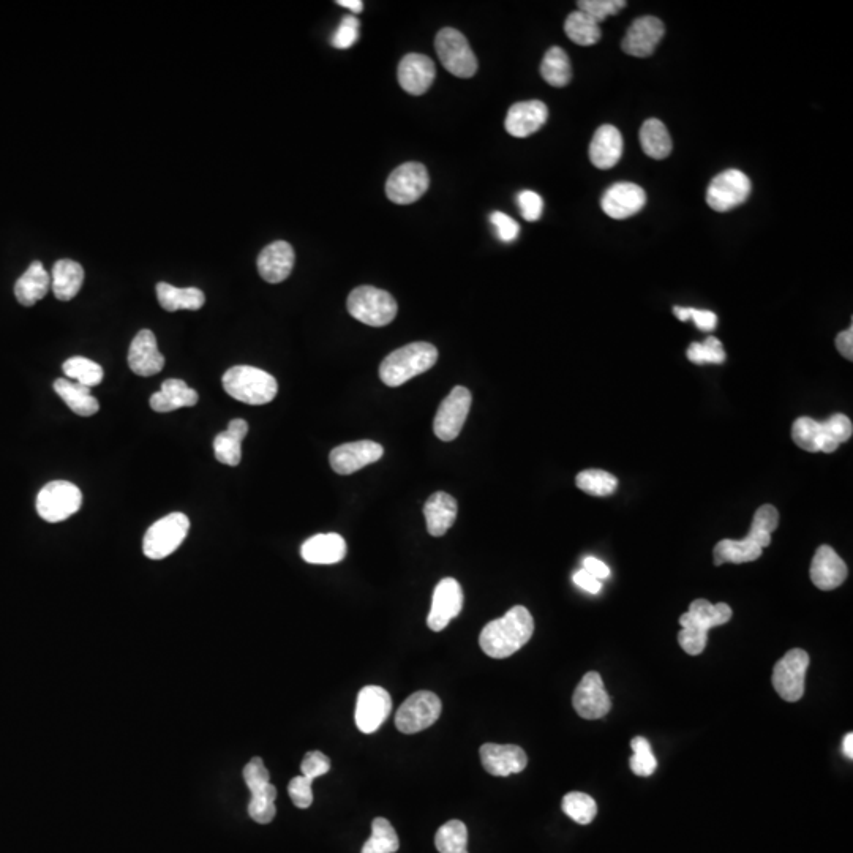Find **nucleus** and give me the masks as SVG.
Wrapping results in <instances>:
<instances>
[{
  "label": "nucleus",
  "instance_id": "nucleus-37",
  "mask_svg": "<svg viewBox=\"0 0 853 853\" xmlns=\"http://www.w3.org/2000/svg\"><path fill=\"white\" fill-rule=\"evenodd\" d=\"M762 550V547H759L756 542L749 538L741 539V541L724 539L714 547V564L721 566L724 563H751V561L759 560L762 557Z\"/></svg>",
  "mask_w": 853,
  "mask_h": 853
},
{
  "label": "nucleus",
  "instance_id": "nucleus-5",
  "mask_svg": "<svg viewBox=\"0 0 853 853\" xmlns=\"http://www.w3.org/2000/svg\"><path fill=\"white\" fill-rule=\"evenodd\" d=\"M190 530V520L182 512H173L158 520L147 530L143 541V552L151 560L170 557L181 547Z\"/></svg>",
  "mask_w": 853,
  "mask_h": 853
},
{
  "label": "nucleus",
  "instance_id": "nucleus-56",
  "mask_svg": "<svg viewBox=\"0 0 853 853\" xmlns=\"http://www.w3.org/2000/svg\"><path fill=\"white\" fill-rule=\"evenodd\" d=\"M490 222L495 226V230H497L498 237H500L501 241L514 242L515 239L519 237V223L515 222L514 218L509 217L508 214H504V212H493V214L490 215Z\"/></svg>",
  "mask_w": 853,
  "mask_h": 853
},
{
  "label": "nucleus",
  "instance_id": "nucleus-46",
  "mask_svg": "<svg viewBox=\"0 0 853 853\" xmlns=\"http://www.w3.org/2000/svg\"><path fill=\"white\" fill-rule=\"evenodd\" d=\"M688 359L692 364H722L726 361V353L721 340L708 337L703 343H691L688 348Z\"/></svg>",
  "mask_w": 853,
  "mask_h": 853
},
{
  "label": "nucleus",
  "instance_id": "nucleus-26",
  "mask_svg": "<svg viewBox=\"0 0 853 853\" xmlns=\"http://www.w3.org/2000/svg\"><path fill=\"white\" fill-rule=\"evenodd\" d=\"M623 155V136L613 125L605 124L596 130L590 144V160L599 170H610Z\"/></svg>",
  "mask_w": 853,
  "mask_h": 853
},
{
  "label": "nucleus",
  "instance_id": "nucleus-48",
  "mask_svg": "<svg viewBox=\"0 0 853 853\" xmlns=\"http://www.w3.org/2000/svg\"><path fill=\"white\" fill-rule=\"evenodd\" d=\"M359 19L354 16H345L339 29L332 35V46L337 49H348L357 42L359 38Z\"/></svg>",
  "mask_w": 853,
  "mask_h": 853
},
{
  "label": "nucleus",
  "instance_id": "nucleus-36",
  "mask_svg": "<svg viewBox=\"0 0 853 853\" xmlns=\"http://www.w3.org/2000/svg\"><path fill=\"white\" fill-rule=\"evenodd\" d=\"M642 151L654 160H664L672 154V138L659 119H648L640 128Z\"/></svg>",
  "mask_w": 853,
  "mask_h": 853
},
{
  "label": "nucleus",
  "instance_id": "nucleus-20",
  "mask_svg": "<svg viewBox=\"0 0 853 853\" xmlns=\"http://www.w3.org/2000/svg\"><path fill=\"white\" fill-rule=\"evenodd\" d=\"M549 119V109L539 100L515 103L509 108L504 127L514 138H528L544 127Z\"/></svg>",
  "mask_w": 853,
  "mask_h": 853
},
{
  "label": "nucleus",
  "instance_id": "nucleus-49",
  "mask_svg": "<svg viewBox=\"0 0 853 853\" xmlns=\"http://www.w3.org/2000/svg\"><path fill=\"white\" fill-rule=\"evenodd\" d=\"M822 424L823 427H825L827 435L830 436L831 440L835 441L836 444L846 443V441L850 440V436H852V421L847 418L846 414H833L831 418H828L827 421H823Z\"/></svg>",
  "mask_w": 853,
  "mask_h": 853
},
{
  "label": "nucleus",
  "instance_id": "nucleus-44",
  "mask_svg": "<svg viewBox=\"0 0 853 853\" xmlns=\"http://www.w3.org/2000/svg\"><path fill=\"white\" fill-rule=\"evenodd\" d=\"M563 811L574 822L588 825L593 822L594 817L598 816V805L587 793L571 792L564 795Z\"/></svg>",
  "mask_w": 853,
  "mask_h": 853
},
{
  "label": "nucleus",
  "instance_id": "nucleus-18",
  "mask_svg": "<svg viewBox=\"0 0 853 853\" xmlns=\"http://www.w3.org/2000/svg\"><path fill=\"white\" fill-rule=\"evenodd\" d=\"M666 34V27L662 24L661 19L654 16H642L636 19L628 32L624 35L623 48L624 53L632 57H650L656 51L659 43Z\"/></svg>",
  "mask_w": 853,
  "mask_h": 853
},
{
  "label": "nucleus",
  "instance_id": "nucleus-23",
  "mask_svg": "<svg viewBox=\"0 0 853 853\" xmlns=\"http://www.w3.org/2000/svg\"><path fill=\"white\" fill-rule=\"evenodd\" d=\"M847 564L830 545H820L812 558L811 580L819 590L831 591L847 579Z\"/></svg>",
  "mask_w": 853,
  "mask_h": 853
},
{
  "label": "nucleus",
  "instance_id": "nucleus-35",
  "mask_svg": "<svg viewBox=\"0 0 853 853\" xmlns=\"http://www.w3.org/2000/svg\"><path fill=\"white\" fill-rule=\"evenodd\" d=\"M158 302L166 312L177 310H200L206 302V296L200 288H176L170 283L160 282L157 285Z\"/></svg>",
  "mask_w": 853,
  "mask_h": 853
},
{
  "label": "nucleus",
  "instance_id": "nucleus-30",
  "mask_svg": "<svg viewBox=\"0 0 853 853\" xmlns=\"http://www.w3.org/2000/svg\"><path fill=\"white\" fill-rule=\"evenodd\" d=\"M198 392L182 380H166L162 389L151 397V408L157 413H171L198 403Z\"/></svg>",
  "mask_w": 853,
  "mask_h": 853
},
{
  "label": "nucleus",
  "instance_id": "nucleus-43",
  "mask_svg": "<svg viewBox=\"0 0 853 853\" xmlns=\"http://www.w3.org/2000/svg\"><path fill=\"white\" fill-rule=\"evenodd\" d=\"M575 484L591 497H609L618 489V479L602 470L582 471L577 474Z\"/></svg>",
  "mask_w": 853,
  "mask_h": 853
},
{
  "label": "nucleus",
  "instance_id": "nucleus-2",
  "mask_svg": "<svg viewBox=\"0 0 853 853\" xmlns=\"http://www.w3.org/2000/svg\"><path fill=\"white\" fill-rule=\"evenodd\" d=\"M438 350L432 343L416 342L392 351L380 365V378L389 388H399L414 376L432 369Z\"/></svg>",
  "mask_w": 853,
  "mask_h": 853
},
{
  "label": "nucleus",
  "instance_id": "nucleus-52",
  "mask_svg": "<svg viewBox=\"0 0 853 853\" xmlns=\"http://www.w3.org/2000/svg\"><path fill=\"white\" fill-rule=\"evenodd\" d=\"M779 525V512L775 506H771V504H763L757 509L756 514H754V519H752L751 530L749 531H757V533H767L771 534L773 531L778 528Z\"/></svg>",
  "mask_w": 853,
  "mask_h": 853
},
{
  "label": "nucleus",
  "instance_id": "nucleus-28",
  "mask_svg": "<svg viewBox=\"0 0 853 853\" xmlns=\"http://www.w3.org/2000/svg\"><path fill=\"white\" fill-rule=\"evenodd\" d=\"M427 530L433 538H441L457 519V501L446 492L433 493L424 506Z\"/></svg>",
  "mask_w": 853,
  "mask_h": 853
},
{
  "label": "nucleus",
  "instance_id": "nucleus-38",
  "mask_svg": "<svg viewBox=\"0 0 853 853\" xmlns=\"http://www.w3.org/2000/svg\"><path fill=\"white\" fill-rule=\"evenodd\" d=\"M541 76L545 79V83L553 87H564L571 83V61L563 48L553 46L545 53L541 64Z\"/></svg>",
  "mask_w": 853,
  "mask_h": 853
},
{
  "label": "nucleus",
  "instance_id": "nucleus-42",
  "mask_svg": "<svg viewBox=\"0 0 853 853\" xmlns=\"http://www.w3.org/2000/svg\"><path fill=\"white\" fill-rule=\"evenodd\" d=\"M468 828L460 820H449L436 831L435 847L440 853H468Z\"/></svg>",
  "mask_w": 853,
  "mask_h": 853
},
{
  "label": "nucleus",
  "instance_id": "nucleus-13",
  "mask_svg": "<svg viewBox=\"0 0 853 853\" xmlns=\"http://www.w3.org/2000/svg\"><path fill=\"white\" fill-rule=\"evenodd\" d=\"M392 711L389 692L381 686H365L357 696L356 726L362 733H373L383 726Z\"/></svg>",
  "mask_w": 853,
  "mask_h": 853
},
{
  "label": "nucleus",
  "instance_id": "nucleus-16",
  "mask_svg": "<svg viewBox=\"0 0 853 853\" xmlns=\"http://www.w3.org/2000/svg\"><path fill=\"white\" fill-rule=\"evenodd\" d=\"M383 454V446L375 443V441H356V443L337 446L329 455V462H331L332 470L335 473L346 476V474H353L362 470L364 466L378 462Z\"/></svg>",
  "mask_w": 853,
  "mask_h": 853
},
{
  "label": "nucleus",
  "instance_id": "nucleus-53",
  "mask_svg": "<svg viewBox=\"0 0 853 853\" xmlns=\"http://www.w3.org/2000/svg\"><path fill=\"white\" fill-rule=\"evenodd\" d=\"M301 770L302 776L313 781V779L320 778V776L329 773V770H331V760H329V757L324 756L323 752L312 751L302 760Z\"/></svg>",
  "mask_w": 853,
  "mask_h": 853
},
{
  "label": "nucleus",
  "instance_id": "nucleus-63",
  "mask_svg": "<svg viewBox=\"0 0 853 853\" xmlns=\"http://www.w3.org/2000/svg\"><path fill=\"white\" fill-rule=\"evenodd\" d=\"M842 751H844L846 757L853 759V733H847L846 738H844V745H842Z\"/></svg>",
  "mask_w": 853,
  "mask_h": 853
},
{
  "label": "nucleus",
  "instance_id": "nucleus-41",
  "mask_svg": "<svg viewBox=\"0 0 853 853\" xmlns=\"http://www.w3.org/2000/svg\"><path fill=\"white\" fill-rule=\"evenodd\" d=\"M399 847V836L392 823L378 817L372 822V836L365 842L361 853H395Z\"/></svg>",
  "mask_w": 853,
  "mask_h": 853
},
{
  "label": "nucleus",
  "instance_id": "nucleus-60",
  "mask_svg": "<svg viewBox=\"0 0 853 853\" xmlns=\"http://www.w3.org/2000/svg\"><path fill=\"white\" fill-rule=\"evenodd\" d=\"M588 574L593 575L598 580L609 579L610 577V569L604 561L598 560V558L587 557L583 560V568Z\"/></svg>",
  "mask_w": 853,
  "mask_h": 853
},
{
  "label": "nucleus",
  "instance_id": "nucleus-54",
  "mask_svg": "<svg viewBox=\"0 0 853 853\" xmlns=\"http://www.w3.org/2000/svg\"><path fill=\"white\" fill-rule=\"evenodd\" d=\"M517 203H519L522 217L525 218L527 222H538L539 218H541L542 211H544V201H542V198L538 193L531 192V190L520 192L519 196H517Z\"/></svg>",
  "mask_w": 853,
  "mask_h": 853
},
{
  "label": "nucleus",
  "instance_id": "nucleus-33",
  "mask_svg": "<svg viewBox=\"0 0 853 853\" xmlns=\"http://www.w3.org/2000/svg\"><path fill=\"white\" fill-rule=\"evenodd\" d=\"M84 282V269L72 260L57 261L51 272V288L59 301H72L81 290Z\"/></svg>",
  "mask_w": 853,
  "mask_h": 853
},
{
  "label": "nucleus",
  "instance_id": "nucleus-39",
  "mask_svg": "<svg viewBox=\"0 0 853 853\" xmlns=\"http://www.w3.org/2000/svg\"><path fill=\"white\" fill-rule=\"evenodd\" d=\"M564 32L575 45L591 46L601 40V27L590 16L575 10L566 18Z\"/></svg>",
  "mask_w": 853,
  "mask_h": 853
},
{
  "label": "nucleus",
  "instance_id": "nucleus-58",
  "mask_svg": "<svg viewBox=\"0 0 853 853\" xmlns=\"http://www.w3.org/2000/svg\"><path fill=\"white\" fill-rule=\"evenodd\" d=\"M689 320L694 321L700 331L711 332L718 326V316L714 315L710 310L691 309Z\"/></svg>",
  "mask_w": 853,
  "mask_h": 853
},
{
  "label": "nucleus",
  "instance_id": "nucleus-40",
  "mask_svg": "<svg viewBox=\"0 0 853 853\" xmlns=\"http://www.w3.org/2000/svg\"><path fill=\"white\" fill-rule=\"evenodd\" d=\"M65 375H67L68 380H73L75 383L81 384V386H86V388H95L98 384L102 383L103 373L102 365H98L97 362L91 361V359H86V357L75 356L70 357L67 361L64 362Z\"/></svg>",
  "mask_w": 853,
  "mask_h": 853
},
{
  "label": "nucleus",
  "instance_id": "nucleus-32",
  "mask_svg": "<svg viewBox=\"0 0 853 853\" xmlns=\"http://www.w3.org/2000/svg\"><path fill=\"white\" fill-rule=\"evenodd\" d=\"M49 288H51V275L46 272L40 261H35L16 282L15 296L19 304L32 307L38 301H42L48 294Z\"/></svg>",
  "mask_w": 853,
  "mask_h": 853
},
{
  "label": "nucleus",
  "instance_id": "nucleus-15",
  "mask_svg": "<svg viewBox=\"0 0 853 853\" xmlns=\"http://www.w3.org/2000/svg\"><path fill=\"white\" fill-rule=\"evenodd\" d=\"M463 609V590L457 580L448 577L436 585L427 624L433 632L443 631Z\"/></svg>",
  "mask_w": 853,
  "mask_h": 853
},
{
  "label": "nucleus",
  "instance_id": "nucleus-62",
  "mask_svg": "<svg viewBox=\"0 0 853 853\" xmlns=\"http://www.w3.org/2000/svg\"><path fill=\"white\" fill-rule=\"evenodd\" d=\"M337 4L340 7L348 8L353 13H361L364 10V4H362L361 0H339Z\"/></svg>",
  "mask_w": 853,
  "mask_h": 853
},
{
  "label": "nucleus",
  "instance_id": "nucleus-10",
  "mask_svg": "<svg viewBox=\"0 0 853 853\" xmlns=\"http://www.w3.org/2000/svg\"><path fill=\"white\" fill-rule=\"evenodd\" d=\"M751 179L740 170H727L714 177L707 190V204L716 212H729L748 201Z\"/></svg>",
  "mask_w": 853,
  "mask_h": 853
},
{
  "label": "nucleus",
  "instance_id": "nucleus-21",
  "mask_svg": "<svg viewBox=\"0 0 853 853\" xmlns=\"http://www.w3.org/2000/svg\"><path fill=\"white\" fill-rule=\"evenodd\" d=\"M128 367L140 376H152L162 372L165 357L158 351L154 332L144 329L136 334L128 350Z\"/></svg>",
  "mask_w": 853,
  "mask_h": 853
},
{
  "label": "nucleus",
  "instance_id": "nucleus-47",
  "mask_svg": "<svg viewBox=\"0 0 853 853\" xmlns=\"http://www.w3.org/2000/svg\"><path fill=\"white\" fill-rule=\"evenodd\" d=\"M624 0H580L577 2L580 12L590 16L596 23H602L609 16L617 15L626 7Z\"/></svg>",
  "mask_w": 853,
  "mask_h": 853
},
{
  "label": "nucleus",
  "instance_id": "nucleus-4",
  "mask_svg": "<svg viewBox=\"0 0 853 853\" xmlns=\"http://www.w3.org/2000/svg\"><path fill=\"white\" fill-rule=\"evenodd\" d=\"M348 312L367 326L383 327L395 320L399 305L388 291L364 285L357 286L348 296Z\"/></svg>",
  "mask_w": 853,
  "mask_h": 853
},
{
  "label": "nucleus",
  "instance_id": "nucleus-8",
  "mask_svg": "<svg viewBox=\"0 0 853 853\" xmlns=\"http://www.w3.org/2000/svg\"><path fill=\"white\" fill-rule=\"evenodd\" d=\"M440 697L430 691L411 694L395 714V726L406 735L422 732L435 724L441 716Z\"/></svg>",
  "mask_w": 853,
  "mask_h": 853
},
{
  "label": "nucleus",
  "instance_id": "nucleus-9",
  "mask_svg": "<svg viewBox=\"0 0 853 853\" xmlns=\"http://www.w3.org/2000/svg\"><path fill=\"white\" fill-rule=\"evenodd\" d=\"M809 662H811L809 654L797 648V650H790L776 664L771 681L782 700L798 702L803 697Z\"/></svg>",
  "mask_w": 853,
  "mask_h": 853
},
{
  "label": "nucleus",
  "instance_id": "nucleus-59",
  "mask_svg": "<svg viewBox=\"0 0 853 853\" xmlns=\"http://www.w3.org/2000/svg\"><path fill=\"white\" fill-rule=\"evenodd\" d=\"M574 583L577 587H580L582 590L588 591V593L591 594H598L602 588L601 580H598L596 577H593V575L588 574L585 569H580V571L575 572Z\"/></svg>",
  "mask_w": 853,
  "mask_h": 853
},
{
  "label": "nucleus",
  "instance_id": "nucleus-31",
  "mask_svg": "<svg viewBox=\"0 0 853 853\" xmlns=\"http://www.w3.org/2000/svg\"><path fill=\"white\" fill-rule=\"evenodd\" d=\"M249 433V424L244 419H234L225 432L218 433L214 440L215 459L223 465L237 466L242 459V441Z\"/></svg>",
  "mask_w": 853,
  "mask_h": 853
},
{
  "label": "nucleus",
  "instance_id": "nucleus-61",
  "mask_svg": "<svg viewBox=\"0 0 853 853\" xmlns=\"http://www.w3.org/2000/svg\"><path fill=\"white\" fill-rule=\"evenodd\" d=\"M836 348L842 356L852 361L853 359V327L850 326L847 331H842L836 337Z\"/></svg>",
  "mask_w": 853,
  "mask_h": 853
},
{
  "label": "nucleus",
  "instance_id": "nucleus-3",
  "mask_svg": "<svg viewBox=\"0 0 853 853\" xmlns=\"http://www.w3.org/2000/svg\"><path fill=\"white\" fill-rule=\"evenodd\" d=\"M223 389L247 405H266L275 399L279 384L274 376L250 365H236L223 375Z\"/></svg>",
  "mask_w": 853,
  "mask_h": 853
},
{
  "label": "nucleus",
  "instance_id": "nucleus-29",
  "mask_svg": "<svg viewBox=\"0 0 853 853\" xmlns=\"http://www.w3.org/2000/svg\"><path fill=\"white\" fill-rule=\"evenodd\" d=\"M792 440L798 448L808 452L833 454L839 448V444L831 440L825 432L822 422L814 421V419L806 418V416L793 422Z\"/></svg>",
  "mask_w": 853,
  "mask_h": 853
},
{
  "label": "nucleus",
  "instance_id": "nucleus-45",
  "mask_svg": "<svg viewBox=\"0 0 853 853\" xmlns=\"http://www.w3.org/2000/svg\"><path fill=\"white\" fill-rule=\"evenodd\" d=\"M631 748L634 752V756L629 762L632 773L636 776H642V778L653 775L656 767H658V760L651 751L650 741L643 737L632 738Z\"/></svg>",
  "mask_w": 853,
  "mask_h": 853
},
{
  "label": "nucleus",
  "instance_id": "nucleus-6",
  "mask_svg": "<svg viewBox=\"0 0 853 853\" xmlns=\"http://www.w3.org/2000/svg\"><path fill=\"white\" fill-rule=\"evenodd\" d=\"M435 48L443 67L457 78H471L478 72V57L462 32L446 27L436 35Z\"/></svg>",
  "mask_w": 853,
  "mask_h": 853
},
{
  "label": "nucleus",
  "instance_id": "nucleus-11",
  "mask_svg": "<svg viewBox=\"0 0 853 853\" xmlns=\"http://www.w3.org/2000/svg\"><path fill=\"white\" fill-rule=\"evenodd\" d=\"M430 177L422 163H403L386 182V195L395 204H413L429 190Z\"/></svg>",
  "mask_w": 853,
  "mask_h": 853
},
{
  "label": "nucleus",
  "instance_id": "nucleus-64",
  "mask_svg": "<svg viewBox=\"0 0 853 853\" xmlns=\"http://www.w3.org/2000/svg\"><path fill=\"white\" fill-rule=\"evenodd\" d=\"M673 313H675V316H677L678 320L688 321L689 320V313H691V309H683V307H675V309H673Z\"/></svg>",
  "mask_w": 853,
  "mask_h": 853
},
{
  "label": "nucleus",
  "instance_id": "nucleus-57",
  "mask_svg": "<svg viewBox=\"0 0 853 853\" xmlns=\"http://www.w3.org/2000/svg\"><path fill=\"white\" fill-rule=\"evenodd\" d=\"M275 814H277L275 801L263 797H252V800H250L249 816L252 817L256 823H261V825L271 823L272 820H274Z\"/></svg>",
  "mask_w": 853,
  "mask_h": 853
},
{
  "label": "nucleus",
  "instance_id": "nucleus-17",
  "mask_svg": "<svg viewBox=\"0 0 853 853\" xmlns=\"http://www.w3.org/2000/svg\"><path fill=\"white\" fill-rule=\"evenodd\" d=\"M647 204V193L640 185L631 182H618L604 193L601 200L602 211L615 220H626L639 214Z\"/></svg>",
  "mask_w": 853,
  "mask_h": 853
},
{
  "label": "nucleus",
  "instance_id": "nucleus-27",
  "mask_svg": "<svg viewBox=\"0 0 853 853\" xmlns=\"http://www.w3.org/2000/svg\"><path fill=\"white\" fill-rule=\"evenodd\" d=\"M301 555L310 564H335L346 557V542L340 534H316L302 544Z\"/></svg>",
  "mask_w": 853,
  "mask_h": 853
},
{
  "label": "nucleus",
  "instance_id": "nucleus-14",
  "mask_svg": "<svg viewBox=\"0 0 853 853\" xmlns=\"http://www.w3.org/2000/svg\"><path fill=\"white\" fill-rule=\"evenodd\" d=\"M572 705L577 711L580 718L601 719L607 716L612 702H610L609 694L604 689L601 675L598 672H588L580 681L579 686L575 689L574 697H572Z\"/></svg>",
  "mask_w": 853,
  "mask_h": 853
},
{
  "label": "nucleus",
  "instance_id": "nucleus-12",
  "mask_svg": "<svg viewBox=\"0 0 853 853\" xmlns=\"http://www.w3.org/2000/svg\"><path fill=\"white\" fill-rule=\"evenodd\" d=\"M471 400L468 389L455 386L441 402L433 422V432L441 441H454L460 435L471 410Z\"/></svg>",
  "mask_w": 853,
  "mask_h": 853
},
{
  "label": "nucleus",
  "instance_id": "nucleus-51",
  "mask_svg": "<svg viewBox=\"0 0 853 853\" xmlns=\"http://www.w3.org/2000/svg\"><path fill=\"white\" fill-rule=\"evenodd\" d=\"M312 782V779L305 778L302 775L291 779L290 786H288V793H290L291 800H293L296 808L307 809L312 806Z\"/></svg>",
  "mask_w": 853,
  "mask_h": 853
},
{
  "label": "nucleus",
  "instance_id": "nucleus-55",
  "mask_svg": "<svg viewBox=\"0 0 853 853\" xmlns=\"http://www.w3.org/2000/svg\"><path fill=\"white\" fill-rule=\"evenodd\" d=\"M707 642L708 634L696 631V629L681 628L680 634H678L680 647L686 653L691 654V656H699L700 653H703V650L707 647Z\"/></svg>",
  "mask_w": 853,
  "mask_h": 853
},
{
  "label": "nucleus",
  "instance_id": "nucleus-50",
  "mask_svg": "<svg viewBox=\"0 0 853 853\" xmlns=\"http://www.w3.org/2000/svg\"><path fill=\"white\" fill-rule=\"evenodd\" d=\"M244 781L247 787H249L250 792H255V790L261 789V787L271 782V775H269L263 759L255 757V759L250 760L245 765Z\"/></svg>",
  "mask_w": 853,
  "mask_h": 853
},
{
  "label": "nucleus",
  "instance_id": "nucleus-1",
  "mask_svg": "<svg viewBox=\"0 0 853 853\" xmlns=\"http://www.w3.org/2000/svg\"><path fill=\"white\" fill-rule=\"evenodd\" d=\"M534 620L530 610L515 605L506 615L490 621L482 629L479 643L482 651L493 659H506L525 647L533 637Z\"/></svg>",
  "mask_w": 853,
  "mask_h": 853
},
{
  "label": "nucleus",
  "instance_id": "nucleus-24",
  "mask_svg": "<svg viewBox=\"0 0 853 853\" xmlns=\"http://www.w3.org/2000/svg\"><path fill=\"white\" fill-rule=\"evenodd\" d=\"M294 260L293 247L288 242L277 241L267 245L258 256V272L267 283H282L293 272Z\"/></svg>",
  "mask_w": 853,
  "mask_h": 853
},
{
  "label": "nucleus",
  "instance_id": "nucleus-34",
  "mask_svg": "<svg viewBox=\"0 0 853 853\" xmlns=\"http://www.w3.org/2000/svg\"><path fill=\"white\" fill-rule=\"evenodd\" d=\"M54 391L64 400L65 405L83 418L94 416L100 410L98 400L91 394V389L68 378H59L54 381Z\"/></svg>",
  "mask_w": 853,
  "mask_h": 853
},
{
  "label": "nucleus",
  "instance_id": "nucleus-19",
  "mask_svg": "<svg viewBox=\"0 0 853 853\" xmlns=\"http://www.w3.org/2000/svg\"><path fill=\"white\" fill-rule=\"evenodd\" d=\"M479 754L484 770L498 778L522 773L528 765L527 752L520 746L485 743Z\"/></svg>",
  "mask_w": 853,
  "mask_h": 853
},
{
  "label": "nucleus",
  "instance_id": "nucleus-22",
  "mask_svg": "<svg viewBox=\"0 0 853 853\" xmlns=\"http://www.w3.org/2000/svg\"><path fill=\"white\" fill-rule=\"evenodd\" d=\"M435 75V64L424 54H406L397 70L400 87L410 95H422L429 91Z\"/></svg>",
  "mask_w": 853,
  "mask_h": 853
},
{
  "label": "nucleus",
  "instance_id": "nucleus-25",
  "mask_svg": "<svg viewBox=\"0 0 853 853\" xmlns=\"http://www.w3.org/2000/svg\"><path fill=\"white\" fill-rule=\"evenodd\" d=\"M733 612L724 602L711 604L707 599H696L689 610L680 617L681 628H692L708 634L711 628L729 623Z\"/></svg>",
  "mask_w": 853,
  "mask_h": 853
},
{
  "label": "nucleus",
  "instance_id": "nucleus-7",
  "mask_svg": "<svg viewBox=\"0 0 853 853\" xmlns=\"http://www.w3.org/2000/svg\"><path fill=\"white\" fill-rule=\"evenodd\" d=\"M81 506H83V493L72 482H49L38 493V515L49 523L70 519Z\"/></svg>",
  "mask_w": 853,
  "mask_h": 853
}]
</instances>
